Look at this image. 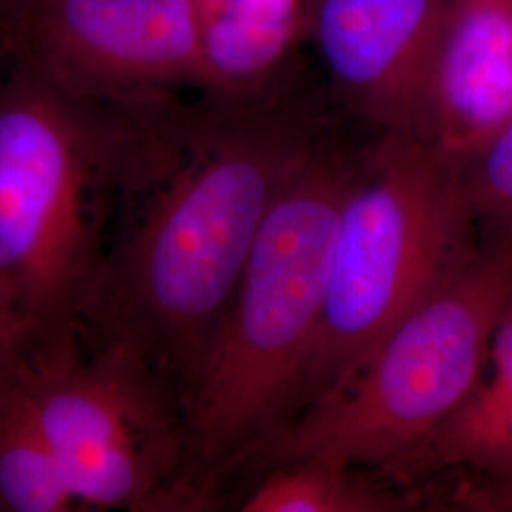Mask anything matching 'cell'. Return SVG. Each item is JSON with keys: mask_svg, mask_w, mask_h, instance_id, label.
Masks as SVG:
<instances>
[{"mask_svg": "<svg viewBox=\"0 0 512 512\" xmlns=\"http://www.w3.org/2000/svg\"><path fill=\"white\" fill-rule=\"evenodd\" d=\"M234 97H148L109 239L78 319L84 348L141 355L183 399L198 385L256 236L329 137L283 84Z\"/></svg>", "mask_w": 512, "mask_h": 512, "instance_id": "obj_1", "label": "cell"}, {"mask_svg": "<svg viewBox=\"0 0 512 512\" xmlns=\"http://www.w3.org/2000/svg\"><path fill=\"white\" fill-rule=\"evenodd\" d=\"M143 99L0 74V310L18 353L78 332Z\"/></svg>", "mask_w": 512, "mask_h": 512, "instance_id": "obj_2", "label": "cell"}, {"mask_svg": "<svg viewBox=\"0 0 512 512\" xmlns=\"http://www.w3.org/2000/svg\"><path fill=\"white\" fill-rule=\"evenodd\" d=\"M363 152L327 139L264 220L186 406L177 505L203 503L291 418L321 319L336 220Z\"/></svg>", "mask_w": 512, "mask_h": 512, "instance_id": "obj_3", "label": "cell"}, {"mask_svg": "<svg viewBox=\"0 0 512 512\" xmlns=\"http://www.w3.org/2000/svg\"><path fill=\"white\" fill-rule=\"evenodd\" d=\"M473 222L458 167L425 141L378 133L336 220L321 319L291 418L346 384L458 264L473 247Z\"/></svg>", "mask_w": 512, "mask_h": 512, "instance_id": "obj_4", "label": "cell"}, {"mask_svg": "<svg viewBox=\"0 0 512 512\" xmlns=\"http://www.w3.org/2000/svg\"><path fill=\"white\" fill-rule=\"evenodd\" d=\"M511 302L512 238L492 236L387 330L346 384L298 412L258 454L266 463L389 469L469 397Z\"/></svg>", "mask_w": 512, "mask_h": 512, "instance_id": "obj_5", "label": "cell"}, {"mask_svg": "<svg viewBox=\"0 0 512 512\" xmlns=\"http://www.w3.org/2000/svg\"><path fill=\"white\" fill-rule=\"evenodd\" d=\"M78 511L171 505L188 458L186 408L135 351L84 348L78 332L18 355Z\"/></svg>", "mask_w": 512, "mask_h": 512, "instance_id": "obj_6", "label": "cell"}, {"mask_svg": "<svg viewBox=\"0 0 512 512\" xmlns=\"http://www.w3.org/2000/svg\"><path fill=\"white\" fill-rule=\"evenodd\" d=\"M6 69L74 97L110 101L196 86V0H0Z\"/></svg>", "mask_w": 512, "mask_h": 512, "instance_id": "obj_7", "label": "cell"}, {"mask_svg": "<svg viewBox=\"0 0 512 512\" xmlns=\"http://www.w3.org/2000/svg\"><path fill=\"white\" fill-rule=\"evenodd\" d=\"M448 0H306V29L336 97L370 128L431 145Z\"/></svg>", "mask_w": 512, "mask_h": 512, "instance_id": "obj_8", "label": "cell"}, {"mask_svg": "<svg viewBox=\"0 0 512 512\" xmlns=\"http://www.w3.org/2000/svg\"><path fill=\"white\" fill-rule=\"evenodd\" d=\"M511 118L512 0H448L431 147L461 171Z\"/></svg>", "mask_w": 512, "mask_h": 512, "instance_id": "obj_9", "label": "cell"}, {"mask_svg": "<svg viewBox=\"0 0 512 512\" xmlns=\"http://www.w3.org/2000/svg\"><path fill=\"white\" fill-rule=\"evenodd\" d=\"M448 469L512 480V302L490 340L486 363L458 410L384 473L418 478Z\"/></svg>", "mask_w": 512, "mask_h": 512, "instance_id": "obj_10", "label": "cell"}, {"mask_svg": "<svg viewBox=\"0 0 512 512\" xmlns=\"http://www.w3.org/2000/svg\"><path fill=\"white\" fill-rule=\"evenodd\" d=\"M202 23L198 88L234 97L258 92L291 61L306 29V0H196Z\"/></svg>", "mask_w": 512, "mask_h": 512, "instance_id": "obj_11", "label": "cell"}, {"mask_svg": "<svg viewBox=\"0 0 512 512\" xmlns=\"http://www.w3.org/2000/svg\"><path fill=\"white\" fill-rule=\"evenodd\" d=\"M78 511L18 355L0 370V512Z\"/></svg>", "mask_w": 512, "mask_h": 512, "instance_id": "obj_12", "label": "cell"}, {"mask_svg": "<svg viewBox=\"0 0 512 512\" xmlns=\"http://www.w3.org/2000/svg\"><path fill=\"white\" fill-rule=\"evenodd\" d=\"M340 461L300 458L275 463L241 501L243 512H387L406 501L368 482Z\"/></svg>", "mask_w": 512, "mask_h": 512, "instance_id": "obj_13", "label": "cell"}, {"mask_svg": "<svg viewBox=\"0 0 512 512\" xmlns=\"http://www.w3.org/2000/svg\"><path fill=\"white\" fill-rule=\"evenodd\" d=\"M461 183L473 219L512 238V118L461 169Z\"/></svg>", "mask_w": 512, "mask_h": 512, "instance_id": "obj_14", "label": "cell"}, {"mask_svg": "<svg viewBox=\"0 0 512 512\" xmlns=\"http://www.w3.org/2000/svg\"><path fill=\"white\" fill-rule=\"evenodd\" d=\"M16 355H18V348H16L12 330L8 327L6 317L0 310V370L8 365Z\"/></svg>", "mask_w": 512, "mask_h": 512, "instance_id": "obj_15", "label": "cell"}, {"mask_svg": "<svg viewBox=\"0 0 512 512\" xmlns=\"http://www.w3.org/2000/svg\"><path fill=\"white\" fill-rule=\"evenodd\" d=\"M495 488L501 494L495 497V505H503L501 509H512V480L503 482V484H495ZM494 501H490V503H494Z\"/></svg>", "mask_w": 512, "mask_h": 512, "instance_id": "obj_16", "label": "cell"}, {"mask_svg": "<svg viewBox=\"0 0 512 512\" xmlns=\"http://www.w3.org/2000/svg\"><path fill=\"white\" fill-rule=\"evenodd\" d=\"M6 71V63H4V59H2V55H0V74Z\"/></svg>", "mask_w": 512, "mask_h": 512, "instance_id": "obj_17", "label": "cell"}]
</instances>
